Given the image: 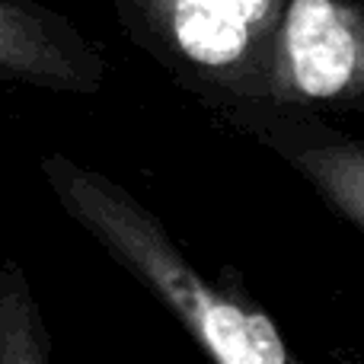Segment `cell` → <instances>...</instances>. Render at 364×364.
I'll list each match as a JSON object with an SVG mask.
<instances>
[{"instance_id": "obj_1", "label": "cell", "mask_w": 364, "mask_h": 364, "mask_svg": "<svg viewBox=\"0 0 364 364\" xmlns=\"http://www.w3.org/2000/svg\"><path fill=\"white\" fill-rule=\"evenodd\" d=\"M42 176L61 211L186 329L211 364H364L346 355L326 361L297 355L233 265L201 272L157 211L106 170L48 154Z\"/></svg>"}, {"instance_id": "obj_2", "label": "cell", "mask_w": 364, "mask_h": 364, "mask_svg": "<svg viewBox=\"0 0 364 364\" xmlns=\"http://www.w3.org/2000/svg\"><path fill=\"white\" fill-rule=\"evenodd\" d=\"M128 42L211 115L262 102L288 0H106Z\"/></svg>"}, {"instance_id": "obj_3", "label": "cell", "mask_w": 364, "mask_h": 364, "mask_svg": "<svg viewBox=\"0 0 364 364\" xmlns=\"http://www.w3.org/2000/svg\"><path fill=\"white\" fill-rule=\"evenodd\" d=\"M252 106L364 109V0H288Z\"/></svg>"}, {"instance_id": "obj_6", "label": "cell", "mask_w": 364, "mask_h": 364, "mask_svg": "<svg viewBox=\"0 0 364 364\" xmlns=\"http://www.w3.org/2000/svg\"><path fill=\"white\" fill-rule=\"evenodd\" d=\"M0 364H51V333L26 269L0 262Z\"/></svg>"}, {"instance_id": "obj_4", "label": "cell", "mask_w": 364, "mask_h": 364, "mask_svg": "<svg viewBox=\"0 0 364 364\" xmlns=\"http://www.w3.org/2000/svg\"><path fill=\"white\" fill-rule=\"evenodd\" d=\"M214 119L269 147L301 173L336 214L364 233V141L323 125L314 112L275 106H237Z\"/></svg>"}, {"instance_id": "obj_7", "label": "cell", "mask_w": 364, "mask_h": 364, "mask_svg": "<svg viewBox=\"0 0 364 364\" xmlns=\"http://www.w3.org/2000/svg\"><path fill=\"white\" fill-rule=\"evenodd\" d=\"M0 100H4V83H0Z\"/></svg>"}, {"instance_id": "obj_5", "label": "cell", "mask_w": 364, "mask_h": 364, "mask_svg": "<svg viewBox=\"0 0 364 364\" xmlns=\"http://www.w3.org/2000/svg\"><path fill=\"white\" fill-rule=\"evenodd\" d=\"M106 77V55L74 19L45 0H0V83L58 96H96Z\"/></svg>"}]
</instances>
